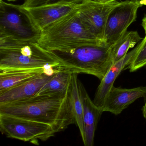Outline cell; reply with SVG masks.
Instances as JSON below:
<instances>
[{"label": "cell", "mask_w": 146, "mask_h": 146, "mask_svg": "<svg viewBox=\"0 0 146 146\" xmlns=\"http://www.w3.org/2000/svg\"><path fill=\"white\" fill-rule=\"evenodd\" d=\"M68 91L35 95L21 100L0 104V114L49 125L56 133L76 123Z\"/></svg>", "instance_id": "obj_1"}, {"label": "cell", "mask_w": 146, "mask_h": 146, "mask_svg": "<svg viewBox=\"0 0 146 146\" xmlns=\"http://www.w3.org/2000/svg\"><path fill=\"white\" fill-rule=\"evenodd\" d=\"M81 5L41 31L38 41L41 46L50 52L103 42L92 34L82 22L79 12Z\"/></svg>", "instance_id": "obj_2"}, {"label": "cell", "mask_w": 146, "mask_h": 146, "mask_svg": "<svg viewBox=\"0 0 146 146\" xmlns=\"http://www.w3.org/2000/svg\"><path fill=\"white\" fill-rule=\"evenodd\" d=\"M48 52L58 60L60 66L78 74L95 76L100 80L114 63L112 47L104 42Z\"/></svg>", "instance_id": "obj_3"}, {"label": "cell", "mask_w": 146, "mask_h": 146, "mask_svg": "<svg viewBox=\"0 0 146 146\" xmlns=\"http://www.w3.org/2000/svg\"><path fill=\"white\" fill-rule=\"evenodd\" d=\"M60 66L58 60L38 42L0 39V70Z\"/></svg>", "instance_id": "obj_4"}, {"label": "cell", "mask_w": 146, "mask_h": 146, "mask_svg": "<svg viewBox=\"0 0 146 146\" xmlns=\"http://www.w3.org/2000/svg\"><path fill=\"white\" fill-rule=\"evenodd\" d=\"M41 32L22 5L0 0V39L38 42Z\"/></svg>", "instance_id": "obj_5"}, {"label": "cell", "mask_w": 146, "mask_h": 146, "mask_svg": "<svg viewBox=\"0 0 146 146\" xmlns=\"http://www.w3.org/2000/svg\"><path fill=\"white\" fill-rule=\"evenodd\" d=\"M0 129L7 137L38 144V140L46 141L56 131L44 123L0 114Z\"/></svg>", "instance_id": "obj_6"}, {"label": "cell", "mask_w": 146, "mask_h": 146, "mask_svg": "<svg viewBox=\"0 0 146 146\" xmlns=\"http://www.w3.org/2000/svg\"><path fill=\"white\" fill-rule=\"evenodd\" d=\"M139 7L131 1L120 2L109 13L106 23L102 41L112 47L127 32L128 27L137 18Z\"/></svg>", "instance_id": "obj_7"}, {"label": "cell", "mask_w": 146, "mask_h": 146, "mask_svg": "<svg viewBox=\"0 0 146 146\" xmlns=\"http://www.w3.org/2000/svg\"><path fill=\"white\" fill-rule=\"evenodd\" d=\"M119 3L116 1L102 3L95 0H84L79 9L80 18L90 31L102 41L108 17Z\"/></svg>", "instance_id": "obj_8"}, {"label": "cell", "mask_w": 146, "mask_h": 146, "mask_svg": "<svg viewBox=\"0 0 146 146\" xmlns=\"http://www.w3.org/2000/svg\"><path fill=\"white\" fill-rule=\"evenodd\" d=\"M84 1L56 2L25 8L35 24L41 31L50 24L79 7Z\"/></svg>", "instance_id": "obj_9"}, {"label": "cell", "mask_w": 146, "mask_h": 146, "mask_svg": "<svg viewBox=\"0 0 146 146\" xmlns=\"http://www.w3.org/2000/svg\"><path fill=\"white\" fill-rule=\"evenodd\" d=\"M51 68L35 77L0 93V104L10 103L36 95L55 71Z\"/></svg>", "instance_id": "obj_10"}, {"label": "cell", "mask_w": 146, "mask_h": 146, "mask_svg": "<svg viewBox=\"0 0 146 146\" xmlns=\"http://www.w3.org/2000/svg\"><path fill=\"white\" fill-rule=\"evenodd\" d=\"M146 97V87L126 89L113 86L106 98L102 110L118 115L137 99Z\"/></svg>", "instance_id": "obj_11"}, {"label": "cell", "mask_w": 146, "mask_h": 146, "mask_svg": "<svg viewBox=\"0 0 146 146\" xmlns=\"http://www.w3.org/2000/svg\"><path fill=\"white\" fill-rule=\"evenodd\" d=\"M141 42L135 48L123 57L114 62L108 69L97 88L94 98V103L102 110L106 98L119 75L123 70L126 69L133 57L137 53L141 46Z\"/></svg>", "instance_id": "obj_12"}, {"label": "cell", "mask_w": 146, "mask_h": 146, "mask_svg": "<svg viewBox=\"0 0 146 146\" xmlns=\"http://www.w3.org/2000/svg\"><path fill=\"white\" fill-rule=\"evenodd\" d=\"M79 88L83 105V120L85 146H93L95 133L99 120L103 112L90 99L82 83L79 80Z\"/></svg>", "instance_id": "obj_13"}, {"label": "cell", "mask_w": 146, "mask_h": 146, "mask_svg": "<svg viewBox=\"0 0 146 146\" xmlns=\"http://www.w3.org/2000/svg\"><path fill=\"white\" fill-rule=\"evenodd\" d=\"M48 69H8L0 70V93L23 83L44 72Z\"/></svg>", "instance_id": "obj_14"}, {"label": "cell", "mask_w": 146, "mask_h": 146, "mask_svg": "<svg viewBox=\"0 0 146 146\" xmlns=\"http://www.w3.org/2000/svg\"><path fill=\"white\" fill-rule=\"evenodd\" d=\"M78 74L73 72L69 87L68 96L76 123L78 126L83 142L85 140L83 120V105L78 78Z\"/></svg>", "instance_id": "obj_15"}, {"label": "cell", "mask_w": 146, "mask_h": 146, "mask_svg": "<svg viewBox=\"0 0 146 146\" xmlns=\"http://www.w3.org/2000/svg\"><path fill=\"white\" fill-rule=\"evenodd\" d=\"M51 79L36 95H48L64 93L69 90L73 72L62 66L55 68Z\"/></svg>", "instance_id": "obj_16"}, {"label": "cell", "mask_w": 146, "mask_h": 146, "mask_svg": "<svg viewBox=\"0 0 146 146\" xmlns=\"http://www.w3.org/2000/svg\"><path fill=\"white\" fill-rule=\"evenodd\" d=\"M142 40L137 31H127L112 47L113 62L124 57L130 48L134 47Z\"/></svg>", "instance_id": "obj_17"}, {"label": "cell", "mask_w": 146, "mask_h": 146, "mask_svg": "<svg viewBox=\"0 0 146 146\" xmlns=\"http://www.w3.org/2000/svg\"><path fill=\"white\" fill-rule=\"evenodd\" d=\"M141 46L126 69L134 72L146 66V32L145 36L141 41Z\"/></svg>", "instance_id": "obj_18"}, {"label": "cell", "mask_w": 146, "mask_h": 146, "mask_svg": "<svg viewBox=\"0 0 146 146\" xmlns=\"http://www.w3.org/2000/svg\"><path fill=\"white\" fill-rule=\"evenodd\" d=\"M77 1L78 0H25L22 6L25 8H30L56 2H71Z\"/></svg>", "instance_id": "obj_19"}, {"label": "cell", "mask_w": 146, "mask_h": 146, "mask_svg": "<svg viewBox=\"0 0 146 146\" xmlns=\"http://www.w3.org/2000/svg\"><path fill=\"white\" fill-rule=\"evenodd\" d=\"M131 1L138 5L139 7L146 5V0H131Z\"/></svg>", "instance_id": "obj_20"}, {"label": "cell", "mask_w": 146, "mask_h": 146, "mask_svg": "<svg viewBox=\"0 0 146 146\" xmlns=\"http://www.w3.org/2000/svg\"><path fill=\"white\" fill-rule=\"evenodd\" d=\"M145 102L144 106L142 108V114L143 117L146 119V97H145Z\"/></svg>", "instance_id": "obj_21"}, {"label": "cell", "mask_w": 146, "mask_h": 146, "mask_svg": "<svg viewBox=\"0 0 146 146\" xmlns=\"http://www.w3.org/2000/svg\"><path fill=\"white\" fill-rule=\"evenodd\" d=\"M99 2L102 3H109L111 2H115L117 0H95Z\"/></svg>", "instance_id": "obj_22"}, {"label": "cell", "mask_w": 146, "mask_h": 146, "mask_svg": "<svg viewBox=\"0 0 146 146\" xmlns=\"http://www.w3.org/2000/svg\"><path fill=\"white\" fill-rule=\"evenodd\" d=\"M142 26L145 32H146V16L143 17L142 19Z\"/></svg>", "instance_id": "obj_23"}, {"label": "cell", "mask_w": 146, "mask_h": 146, "mask_svg": "<svg viewBox=\"0 0 146 146\" xmlns=\"http://www.w3.org/2000/svg\"><path fill=\"white\" fill-rule=\"evenodd\" d=\"M4 1H16L18 0H4ZM24 1H25V0H24Z\"/></svg>", "instance_id": "obj_24"}, {"label": "cell", "mask_w": 146, "mask_h": 146, "mask_svg": "<svg viewBox=\"0 0 146 146\" xmlns=\"http://www.w3.org/2000/svg\"></svg>", "instance_id": "obj_25"}]
</instances>
